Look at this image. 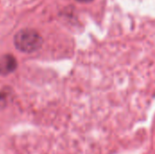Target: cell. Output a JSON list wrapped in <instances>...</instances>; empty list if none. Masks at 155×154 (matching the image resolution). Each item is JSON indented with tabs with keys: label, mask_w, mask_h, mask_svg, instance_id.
Instances as JSON below:
<instances>
[{
	"label": "cell",
	"mask_w": 155,
	"mask_h": 154,
	"mask_svg": "<svg viewBox=\"0 0 155 154\" xmlns=\"http://www.w3.org/2000/svg\"><path fill=\"white\" fill-rule=\"evenodd\" d=\"M77 1L82 2V3H88V2H91V1H93V0H77Z\"/></svg>",
	"instance_id": "3"
},
{
	"label": "cell",
	"mask_w": 155,
	"mask_h": 154,
	"mask_svg": "<svg viewBox=\"0 0 155 154\" xmlns=\"http://www.w3.org/2000/svg\"><path fill=\"white\" fill-rule=\"evenodd\" d=\"M14 44L16 49L23 53H34L42 46L43 38L36 30L25 28L16 33Z\"/></svg>",
	"instance_id": "1"
},
{
	"label": "cell",
	"mask_w": 155,
	"mask_h": 154,
	"mask_svg": "<svg viewBox=\"0 0 155 154\" xmlns=\"http://www.w3.org/2000/svg\"><path fill=\"white\" fill-rule=\"evenodd\" d=\"M17 68V61L15 57L10 54L0 55V74L8 75Z\"/></svg>",
	"instance_id": "2"
}]
</instances>
